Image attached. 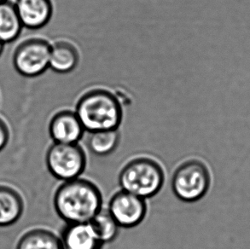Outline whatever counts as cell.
<instances>
[{"label":"cell","mask_w":250,"mask_h":249,"mask_svg":"<svg viewBox=\"0 0 250 249\" xmlns=\"http://www.w3.org/2000/svg\"><path fill=\"white\" fill-rule=\"evenodd\" d=\"M166 173L163 165L150 156L141 155L125 162L118 175L122 190L148 200L163 189Z\"/></svg>","instance_id":"3957f363"},{"label":"cell","mask_w":250,"mask_h":249,"mask_svg":"<svg viewBox=\"0 0 250 249\" xmlns=\"http://www.w3.org/2000/svg\"><path fill=\"white\" fill-rule=\"evenodd\" d=\"M107 209L122 229H132L146 219L148 204L146 199L120 189L112 195Z\"/></svg>","instance_id":"52a82bcc"},{"label":"cell","mask_w":250,"mask_h":249,"mask_svg":"<svg viewBox=\"0 0 250 249\" xmlns=\"http://www.w3.org/2000/svg\"><path fill=\"white\" fill-rule=\"evenodd\" d=\"M15 6L22 26L29 29L44 27L53 14L51 0H17Z\"/></svg>","instance_id":"30bf717a"},{"label":"cell","mask_w":250,"mask_h":249,"mask_svg":"<svg viewBox=\"0 0 250 249\" xmlns=\"http://www.w3.org/2000/svg\"><path fill=\"white\" fill-rule=\"evenodd\" d=\"M4 1H6V0H0V3H2V2H4Z\"/></svg>","instance_id":"d6986e66"},{"label":"cell","mask_w":250,"mask_h":249,"mask_svg":"<svg viewBox=\"0 0 250 249\" xmlns=\"http://www.w3.org/2000/svg\"><path fill=\"white\" fill-rule=\"evenodd\" d=\"M3 45H4V44H3L2 41H0V56H1L2 52H3Z\"/></svg>","instance_id":"ac0fdd59"},{"label":"cell","mask_w":250,"mask_h":249,"mask_svg":"<svg viewBox=\"0 0 250 249\" xmlns=\"http://www.w3.org/2000/svg\"><path fill=\"white\" fill-rule=\"evenodd\" d=\"M172 190L179 201L186 203L199 202L212 186V173L206 162L190 158L181 162L172 173Z\"/></svg>","instance_id":"277c9868"},{"label":"cell","mask_w":250,"mask_h":249,"mask_svg":"<svg viewBox=\"0 0 250 249\" xmlns=\"http://www.w3.org/2000/svg\"><path fill=\"white\" fill-rule=\"evenodd\" d=\"M86 145L94 155L105 157L112 155L117 149L121 142V132L116 130L88 132Z\"/></svg>","instance_id":"5bb4252c"},{"label":"cell","mask_w":250,"mask_h":249,"mask_svg":"<svg viewBox=\"0 0 250 249\" xmlns=\"http://www.w3.org/2000/svg\"><path fill=\"white\" fill-rule=\"evenodd\" d=\"M22 27L15 3L9 0L0 3V41L3 44L13 42L19 37Z\"/></svg>","instance_id":"4fadbf2b"},{"label":"cell","mask_w":250,"mask_h":249,"mask_svg":"<svg viewBox=\"0 0 250 249\" xmlns=\"http://www.w3.org/2000/svg\"><path fill=\"white\" fill-rule=\"evenodd\" d=\"M21 196L8 186H0V227L14 225L23 212Z\"/></svg>","instance_id":"7c38bea8"},{"label":"cell","mask_w":250,"mask_h":249,"mask_svg":"<svg viewBox=\"0 0 250 249\" xmlns=\"http://www.w3.org/2000/svg\"><path fill=\"white\" fill-rule=\"evenodd\" d=\"M80 62L78 48L66 40L56 41L51 44L50 67L59 74H68L75 70Z\"/></svg>","instance_id":"8fae6325"},{"label":"cell","mask_w":250,"mask_h":249,"mask_svg":"<svg viewBox=\"0 0 250 249\" xmlns=\"http://www.w3.org/2000/svg\"><path fill=\"white\" fill-rule=\"evenodd\" d=\"M53 205L57 214L66 224L89 223L104 208V198L95 183L81 177L58 186Z\"/></svg>","instance_id":"6da1fadb"},{"label":"cell","mask_w":250,"mask_h":249,"mask_svg":"<svg viewBox=\"0 0 250 249\" xmlns=\"http://www.w3.org/2000/svg\"><path fill=\"white\" fill-rule=\"evenodd\" d=\"M62 249H104L90 223L66 224L60 235Z\"/></svg>","instance_id":"9c48e42d"},{"label":"cell","mask_w":250,"mask_h":249,"mask_svg":"<svg viewBox=\"0 0 250 249\" xmlns=\"http://www.w3.org/2000/svg\"><path fill=\"white\" fill-rule=\"evenodd\" d=\"M75 113L87 132L116 130L123 119L121 102L111 91L103 88L92 89L82 95Z\"/></svg>","instance_id":"7a4b0ae2"},{"label":"cell","mask_w":250,"mask_h":249,"mask_svg":"<svg viewBox=\"0 0 250 249\" xmlns=\"http://www.w3.org/2000/svg\"><path fill=\"white\" fill-rule=\"evenodd\" d=\"M89 223L104 245L115 242L118 237L120 229H122L110 215L108 209L104 208H103Z\"/></svg>","instance_id":"2e32d148"},{"label":"cell","mask_w":250,"mask_h":249,"mask_svg":"<svg viewBox=\"0 0 250 249\" xmlns=\"http://www.w3.org/2000/svg\"><path fill=\"white\" fill-rule=\"evenodd\" d=\"M51 44L41 38H31L21 42L13 55L16 70L25 77H36L50 67Z\"/></svg>","instance_id":"8992f818"},{"label":"cell","mask_w":250,"mask_h":249,"mask_svg":"<svg viewBox=\"0 0 250 249\" xmlns=\"http://www.w3.org/2000/svg\"><path fill=\"white\" fill-rule=\"evenodd\" d=\"M45 162L49 172L62 182L81 178L87 165L86 154L80 144L53 143Z\"/></svg>","instance_id":"5b68a950"},{"label":"cell","mask_w":250,"mask_h":249,"mask_svg":"<svg viewBox=\"0 0 250 249\" xmlns=\"http://www.w3.org/2000/svg\"><path fill=\"white\" fill-rule=\"evenodd\" d=\"M9 138H10L9 128L5 124V122L0 118V151L3 150L4 147L6 146Z\"/></svg>","instance_id":"e0dca14e"},{"label":"cell","mask_w":250,"mask_h":249,"mask_svg":"<svg viewBox=\"0 0 250 249\" xmlns=\"http://www.w3.org/2000/svg\"><path fill=\"white\" fill-rule=\"evenodd\" d=\"M85 130L75 111L62 110L55 114L49 124V133L53 143L79 144Z\"/></svg>","instance_id":"ba28073f"},{"label":"cell","mask_w":250,"mask_h":249,"mask_svg":"<svg viewBox=\"0 0 250 249\" xmlns=\"http://www.w3.org/2000/svg\"><path fill=\"white\" fill-rule=\"evenodd\" d=\"M17 249H62L60 237L46 229H32L21 238Z\"/></svg>","instance_id":"9a60e30c"}]
</instances>
